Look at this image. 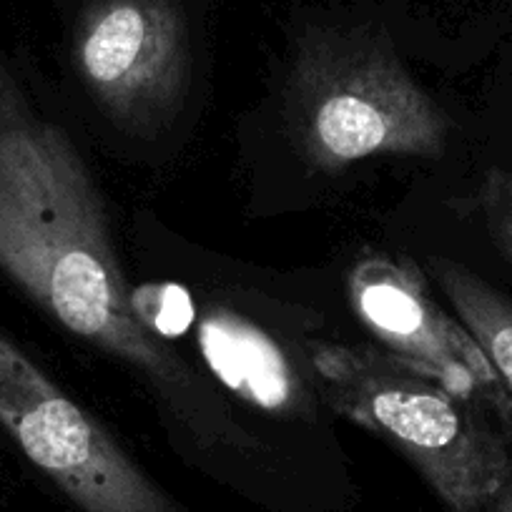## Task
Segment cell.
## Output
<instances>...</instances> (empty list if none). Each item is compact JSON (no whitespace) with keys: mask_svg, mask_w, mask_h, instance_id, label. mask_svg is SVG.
Here are the masks:
<instances>
[{"mask_svg":"<svg viewBox=\"0 0 512 512\" xmlns=\"http://www.w3.org/2000/svg\"><path fill=\"white\" fill-rule=\"evenodd\" d=\"M73 56L98 106L131 131L159 128L189 78V41L174 0H91Z\"/></svg>","mask_w":512,"mask_h":512,"instance_id":"obj_6","label":"cell"},{"mask_svg":"<svg viewBox=\"0 0 512 512\" xmlns=\"http://www.w3.org/2000/svg\"><path fill=\"white\" fill-rule=\"evenodd\" d=\"M485 512H512V470L507 475V482L502 485V490L497 492L495 500L485 507Z\"/></svg>","mask_w":512,"mask_h":512,"instance_id":"obj_9","label":"cell"},{"mask_svg":"<svg viewBox=\"0 0 512 512\" xmlns=\"http://www.w3.org/2000/svg\"><path fill=\"white\" fill-rule=\"evenodd\" d=\"M329 405L390 442L455 512H480L507 482L512 457L490 415L382 347L309 344Z\"/></svg>","mask_w":512,"mask_h":512,"instance_id":"obj_2","label":"cell"},{"mask_svg":"<svg viewBox=\"0 0 512 512\" xmlns=\"http://www.w3.org/2000/svg\"><path fill=\"white\" fill-rule=\"evenodd\" d=\"M0 272L51 319L144 374L196 435H234L219 395L136 312L106 209L61 126L33 111L0 61Z\"/></svg>","mask_w":512,"mask_h":512,"instance_id":"obj_1","label":"cell"},{"mask_svg":"<svg viewBox=\"0 0 512 512\" xmlns=\"http://www.w3.org/2000/svg\"><path fill=\"white\" fill-rule=\"evenodd\" d=\"M354 314L384 352L512 432V397L465 324L430 297L425 274L405 256L364 254L347 277Z\"/></svg>","mask_w":512,"mask_h":512,"instance_id":"obj_5","label":"cell"},{"mask_svg":"<svg viewBox=\"0 0 512 512\" xmlns=\"http://www.w3.org/2000/svg\"><path fill=\"white\" fill-rule=\"evenodd\" d=\"M510 174H512V171H510Z\"/></svg>","mask_w":512,"mask_h":512,"instance_id":"obj_10","label":"cell"},{"mask_svg":"<svg viewBox=\"0 0 512 512\" xmlns=\"http://www.w3.org/2000/svg\"><path fill=\"white\" fill-rule=\"evenodd\" d=\"M430 272L512 397V302L462 264L437 256Z\"/></svg>","mask_w":512,"mask_h":512,"instance_id":"obj_7","label":"cell"},{"mask_svg":"<svg viewBox=\"0 0 512 512\" xmlns=\"http://www.w3.org/2000/svg\"><path fill=\"white\" fill-rule=\"evenodd\" d=\"M289 128L319 171L369 156L437 159L450 118L387 43L367 33H322L299 51L289 81Z\"/></svg>","mask_w":512,"mask_h":512,"instance_id":"obj_3","label":"cell"},{"mask_svg":"<svg viewBox=\"0 0 512 512\" xmlns=\"http://www.w3.org/2000/svg\"><path fill=\"white\" fill-rule=\"evenodd\" d=\"M0 427L81 512H184L3 332Z\"/></svg>","mask_w":512,"mask_h":512,"instance_id":"obj_4","label":"cell"},{"mask_svg":"<svg viewBox=\"0 0 512 512\" xmlns=\"http://www.w3.org/2000/svg\"><path fill=\"white\" fill-rule=\"evenodd\" d=\"M480 206L485 214L490 234L502 254L512 262V174L502 169H490L480 186Z\"/></svg>","mask_w":512,"mask_h":512,"instance_id":"obj_8","label":"cell"}]
</instances>
